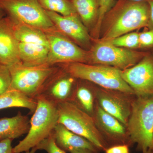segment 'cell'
I'll list each match as a JSON object with an SVG mask.
<instances>
[{"mask_svg": "<svg viewBox=\"0 0 153 153\" xmlns=\"http://www.w3.org/2000/svg\"><path fill=\"white\" fill-rule=\"evenodd\" d=\"M37 107L30 120V127L27 136L13 148V153L30 151L49 136L58 123L57 105L38 95Z\"/></svg>", "mask_w": 153, "mask_h": 153, "instance_id": "cell-2", "label": "cell"}, {"mask_svg": "<svg viewBox=\"0 0 153 153\" xmlns=\"http://www.w3.org/2000/svg\"><path fill=\"white\" fill-rule=\"evenodd\" d=\"M45 10L51 11L63 16L76 14V10L70 0H38Z\"/></svg>", "mask_w": 153, "mask_h": 153, "instance_id": "cell-23", "label": "cell"}, {"mask_svg": "<svg viewBox=\"0 0 153 153\" xmlns=\"http://www.w3.org/2000/svg\"><path fill=\"white\" fill-rule=\"evenodd\" d=\"M53 134L57 146L66 152L79 149H88L99 153L100 152L88 140L69 130L62 124L57 123Z\"/></svg>", "mask_w": 153, "mask_h": 153, "instance_id": "cell-16", "label": "cell"}, {"mask_svg": "<svg viewBox=\"0 0 153 153\" xmlns=\"http://www.w3.org/2000/svg\"><path fill=\"white\" fill-rule=\"evenodd\" d=\"M8 67L11 76L9 89L17 91L33 99L38 96L49 77L59 69L48 64L27 67L21 62Z\"/></svg>", "mask_w": 153, "mask_h": 153, "instance_id": "cell-6", "label": "cell"}, {"mask_svg": "<svg viewBox=\"0 0 153 153\" xmlns=\"http://www.w3.org/2000/svg\"><path fill=\"white\" fill-rule=\"evenodd\" d=\"M95 91L99 105L126 126L136 96L100 86L95 88Z\"/></svg>", "mask_w": 153, "mask_h": 153, "instance_id": "cell-10", "label": "cell"}, {"mask_svg": "<svg viewBox=\"0 0 153 153\" xmlns=\"http://www.w3.org/2000/svg\"><path fill=\"white\" fill-rule=\"evenodd\" d=\"M46 11L55 28L61 34L73 40L76 44L87 47L90 44V37L77 14L63 16L51 11Z\"/></svg>", "mask_w": 153, "mask_h": 153, "instance_id": "cell-14", "label": "cell"}, {"mask_svg": "<svg viewBox=\"0 0 153 153\" xmlns=\"http://www.w3.org/2000/svg\"><path fill=\"white\" fill-rule=\"evenodd\" d=\"M77 79L63 69H58L49 77L38 95L57 105L70 101Z\"/></svg>", "mask_w": 153, "mask_h": 153, "instance_id": "cell-13", "label": "cell"}, {"mask_svg": "<svg viewBox=\"0 0 153 153\" xmlns=\"http://www.w3.org/2000/svg\"><path fill=\"white\" fill-rule=\"evenodd\" d=\"M37 151V149H36V147H35L33 148V149H31V151L30 150V151H28V152L20 153H35Z\"/></svg>", "mask_w": 153, "mask_h": 153, "instance_id": "cell-34", "label": "cell"}, {"mask_svg": "<svg viewBox=\"0 0 153 153\" xmlns=\"http://www.w3.org/2000/svg\"><path fill=\"white\" fill-rule=\"evenodd\" d=\"M58 123L92 143L99 150L105 151L108 145L96 127L92 117L69 101L57 105Z\"/></svg>", "mask_w": 153, "mask_h": 153, "instance_id": "cell-5", "label": "cell"}, {"mask_svg": "<svg viewBox=\"0 0 153 153\" xmlns=\"http://www.w3.org/2000/svg\"><path fill=\"white\" fill-rule=\"evenodd\" d=\"M19 49L20 61L24 66L34 67L48 64V47L40 44L19 42Z\"/></svg>", "mask_w": 153, "mask_h": 153, "instance_id": "cell-18", "label": "cell"}, {"mask_svg": "<svg viewBox=\"0 0 153 153\" xmlns=\"http://www.w3.org/2000/svg\"><path fill=\"white\" fill-rule=\"evenodd\" d=\"M121 73L136 96H153V58L145 57L130 68L121 70Z\"/></svg>", "mask_w": 153, "mask_h": 153, "instance_id": "cell-12", "label": "cell"}, {"mask_svg": "<svg viewBox=\"0 0 153 153\" xmlns=\"http://www.w3.org/2000/svg\"><path fill=\"white\" fill-rule=\"evenodd\" d=\"M6 13H5L4 11L2 9L0 8V21L4 18L5 16Z\"/></svg>", "mask_w": 153, "mask_h": 153, "instance_id": "cell-33", "label": "cell"}, {"mask_svg": "<svg viewBox=\"0 0 153 153\" xmlns=\"http://www.w3.org/2000/svg\"><path fill=\"white\" fill-rule=\"evenodd\" d=\"M44 32L49 44V65L89 62V54L55 27Z\"/></svg>", "mask_w": 153, "mask_h": 153, "instance_id": "cell-8", "label": "cell"}, {"mask_svg": "<svg viewBox=\"0 0 153 153\" xmlns=\"http://www.w3.org/2000/svg\"><path fill=\"white\" fill-rule=\"evenodd\" d=\"M149 6L147 1L119 0L105 16L108 24L102 41H110L149 26Z\"/></svg>", "mask_w": 153, "mask_h": 153, "instance_id": "cell-1", "label": "cell"}, {"mask_svg": "<svg viewBox=\"0 0 153 153\" xmlns=\"http://www.w3.org/2000/svg\"><path fill=\"white\" fill-rule=\"evenodd\" d=\"M92 118L97 128L108 147L119 145L132 146L126 126L102 109L96 100Z\"/></svg>", "mask_w": 153, "mask_h": 153, "instance_id": "cell-11", "label": "cell"}, {"mask_svg": "<svg viewBox=\"0 0 153 153\" xmlns=\"http://www.w3.org/2000/svg\"><path fill=\"white\" fill-rule=\"evenodd\" d=\"M142 54L125 48L115 46L109 41L99 42L89 55V64L112 66L121 70L134 66Z\"/></svg>", "mask_w": 153, "mask_h": 153, "instance_id": "cell-9", "label": "cell"}, {"mask_svg": "<svg viewBox=\"0 0 153 153\" xmlns=\"http://www.w3.org/2000/svg\"><path fill=\"white\" fill-rule=\"evenodd\" d=\"M152 150H148L147 151H145V152H143V153H150L151 151Z\"/></svg>", "mask_w": 153, "mask_h": 153, "instance_id": "cell-35", "label": "cell"}, {"mask_svg": "<svg viewBox=\"0 0 153 153\" xmlns=\"http://www.w3.org/2000/svg\"><path fill=\"white\" fill-rule=\"evenodd\" d=\"M129 147L126 145H119L110 147L105 150V153H129Z\"/></svg>", "mask_w": 153, "mask_h": 153, "instance_id": "cell-29", "label": "cell"}, {"mask_svg": "<svg viewBox=\"0 0 153 153\" xmlns=\"http://www.w3.org/2000/svg\"><path fill=\"white\" fill-rule=\"evenodd\" d=\"M30 127L29 117L21 112L13 117L2 118L0 119V141L18 138L28 133Z\"/></svg>", "mask_w": 153, "mask_h": 153, "instance_id": "cell-17", "label": "cell"}, {"mask_svg": "<svg viewBox=\"0 0 153 153\" xmlns=\"http://www.w3.org/2000/svg\"><path fill=\"white\" fill-rule=\"evenodd\" d=\"M139 40L141 47H147L153 46V29L140 33Z\"/></svg>", "mask_w": 153, "mask_h": 153, "instance_id": "cell-28", "label": "cell"}, {"mask_svg": "<svg viewBox=\"0 0 153 153\" xmlns=\"http://www.w3.org/2000/svg\"><path fill=\"white\" fill-rule=\"evenodd\" d=\"M139 36V34L136 32L129 33L108 41L114 46L121 48H137L140 46Z\"/></svg>", "mask_w": 153, "mask_h": 153, "instance_id": "cell-24", "label": "cell"}, {"mask_svg": "<svg viewBox=\"0 0 153 153\" xmlns=\"http://www.w3.org/2000/svg\"><path fill=\"white\" fill-rule=\"evenodd\" d=\"M126 128L133 146L137 145V150H153V96H136Z\"/></svg>", "mask_w": 153, "mask_h": 153, "instance_id": "cell-3", "label": "cell"}, {"mask_svg": "<svg viewBox=\"0 0 153 153\" xmlns=\"http://www.w3.org/2000/svg\"><path fill=\"white\" fill-rule=\"evenodd\" d=\"M70 153H100L88 149H79L73 150L69 152Z\"/></svg>", "mask_w": 153, "mask_h": 153, "instance_id": "cell-32", "label": "cell"}, {"mask_svg": "<svg viewBox=\"0 0 153 153\" xmlns=\"http://www.w3.org/2000/svg\"><path fill=\"white\" fill-rule=\"evenodd\" d=\"M36 100L30 98L17 91L9 89L0 95V110L12 107L27 108L30 114L34 113L37 107Z\"/></svg>", "mask_w": 153, "mask_h": 153, "instance_id": "cell-21", "label": "cell"}, {"mask_svg": "<svg viewBox=\"0 0 153 153\" xmlns=\"http://www.w3.org/2000/svg\"><path fill=\"white\" fill-rule=\"evenodd\" d=\"M147 1L150 9L149 24L153 26V0H146Z\"/></svg>", "mask_w": 153, "mask_h": 153, "instance_id": "cell-31", "label": "cell"}, {"mask_svg": "<svg viewBox=\"0 0 153 153\" xmlns=\"http://www.w3.org/2000/svg\"><path fill=\"white\" fill-rule=\"evenodd\" d=\"M70 101L91 116H93L96 103L95 88L87 83L86 80L78 79Z\"/></svg>", "mask_w": 153, "mask_h": 153, "instance_id": "cell-19", "label": "cell"}, {"mask_svg": "<svg viewBox=\"0 0 153 153\" xmlns=\"http://www.w3.org/2000/svg\"><path fill=\"white\" fill-rule=\"evenodd\" d=\"M131 1H146V0H131Z\"/></svg>", "mask_w": 153, "mask_h": 153, "instance_id": "cell-36", "label": "cell"}, {"mask_svg": "<svg viewBox=\"0 0 153 153\" xmlns=\"http://www.w3.org/2000/svg\"><path fill=\"white\" fill-rule=\"evenodd\" d=\"M70 1H72V0H70Z\"/></svg>", "mask_w": 153, "mask_h": 153, "instance_id": "cell-38", "label": "cell"}, {"mask_svg": "<svg viewBox=\"0 0 153 153\" xmlns=\"http://www.w3.org/2000/svg\"><path fill=\"white\" fill-rule=\"evenodd\" d=\"M0 8L11 19L43 31L55 27L38 0H0Z\"/></svg>", "mask_w": 153, "mask_h": 153, "instance_id": "cell-7", "label": "cell"}, {"mask_svg": "<svg viewBox=\"0 0 153 153\" xmlns=\"http://www.w3.org/2000/svg\"><path fill=\"white\" fill-rule=\"evenodd\" d=\"M114 4V0H99V10L95 29L97 33H99L105 16L112 8Z\"/></svg>", "mask_w": 153, "mask_h": 153, "instance_id": "cell-26", "label": "cell"}, {"mask_svg": "<svg viewBox=\"0 0 153 153\" xmlns=\"http://www.w3.org/2000/svg\"><path fill=\"white\" fill-rule=\"evenodd\" d=\"M19 43L9 17H5L0 21V64L9 66L21 63Z\"/></svg>", "mask_w": 153, "mask_h": 153, "instance_id": "cell-15", "label": "cell"}, {"mask_svg": "<svg viewBox=\"0 0 153 153\" xmlns=\"http://www.w3.org/2000/svg\"><path fill=\"white\" fill-rule=\"evenodd\" d=\"M61 68L76 79L86 80L103 88L135 95L131 88L123 78L121 70L118 68L82 63H63Z\"/></svg>", "mask_w": 153, "mask_h": 153, "instance_id": "cell-4", "label": "cell"}, {"mask_svg": "<svg viewBox=\"0 0 153 153\" xmlns=\"http://www.w3.org/2000/svg\"><path fill=\"white\" fill-rule=\"evenodd\" d=\"M76 13L86 28L97 21L99 0H72Z\"/></svg>", "mask_w": 153, "mask_h": 153, "instance_id": "cell-22", "label": "cell"}, {"mask_svg": "<svg viewBox=\"0 0 153 153\" xmlns=\"http://www.w3.org/2000/svg\"><path fill=\"white\" fill-rule=\"evenodd\" d=\"M150 153H153V150H152L151 151Z\"/></svg>", "mask_w": 153, "mask_h": 153, "instance_id": "cell-37", "label": "cell"}, {"mask_svg": "<svg viewBox=\"0 0 153 153\" xmlns=\"http://www.w3.org/2000/svg\"><path fill=\"white\" fill-rule=\"evenodd\" d=\"M37 150H43L48 153H66L57 146L55 143L53 132L49 137L43 140L36 146Z\"/></svg>", "mask_w": 153, "mask_h": 153, "instance_id": "cell-25", "label": "cell"}, {"mask_svg": "<svg viewBox=\"0 0 153 153\" xmlns=\"http://www.w3.org/2000/svg\"><path fill=\"white\" fill-rule=\"evenodd\" d=\"M13 140L7 139L0 141V153H13L12 143Z\"/></svg>", "mask_w": 153, "mask_h": 153, "instance_id": "cell-30", "label": "cell"}, {"mask_svg": "<svg viewBox=\"0 0 153 153\" xmlns=\"http://www.w3.org/2000/svg\"><path fill=\"white\" fill-rule=\"evenodd\" d=\"M8 17L14 35L19 42L40 44L49 48V42L44 31Z\"/></svg>", "mask_w": 153, "mask_h": 153, "instance_id": "cell-20", "label": "cell"}, {"mask_svg": "<svg viewBox=\"0 0 153 153\" xmlns=\"http://www.w3.org/2000/svg\"><path fill=\"white\" fill-rule=\"evenodd\" d=\"M11 83V74L8 67L0 64V95L9 90Z\"/></svg>", "mask_w": 153, "mask_h": 153, "instance_id": "cell-27", "label": "cell"}]
</instances>
